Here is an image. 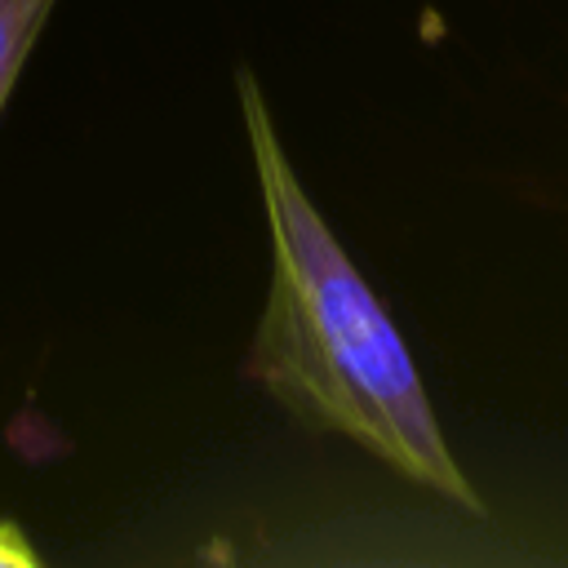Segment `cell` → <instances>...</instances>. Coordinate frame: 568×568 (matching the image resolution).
I'll return each instance as SVG.
<instances>
[{
	"instance_id": "obj_3",
	"label": "cell",
	"mask_w": 568,
	"mask_h": 568,
	"mask_svg": "<svg viewBox=\"0 0 568 568\" xmlns=\"http://www.w3.org/2000/svg\"><path fill=\"white\" fill-rule=\"evenodd\" d=\"M36 550L27 546V537L9 524H0V568H13V564H31Z\"/></svg>"
},
{
	"instance_id": "obj_1",
	"label": "cell",
	"mask_w": 568,
	"mask_h": 568,
	"mask_svg": "<svg viewBox=\"0 0 568 568\" xmlns=\"http://www.w3.org/2000/svg\"><path fill=\"white\" fill-rule=\"evenodd\" d=\"M235 93L271 235L266 306L248 342L253 382L408 484L479 515L484 501L444 439L408 342L306 195L248 67L235 71Z\"/></svg>"
},
{
	"instance_id": "obj_2",
	"label": "cell",
	"mask_w": 568,
	"mask_h": 568,
	"mask_svg": "<svg viewBox=\"0 0 568 568\" xmlns=\"http://www.w3.org/2000/svg\"><path fill=\"white\" fill-rule=\"evenodd\" d=\"M58 0H0V111Z\"/></svg>"
}]
</instances>
